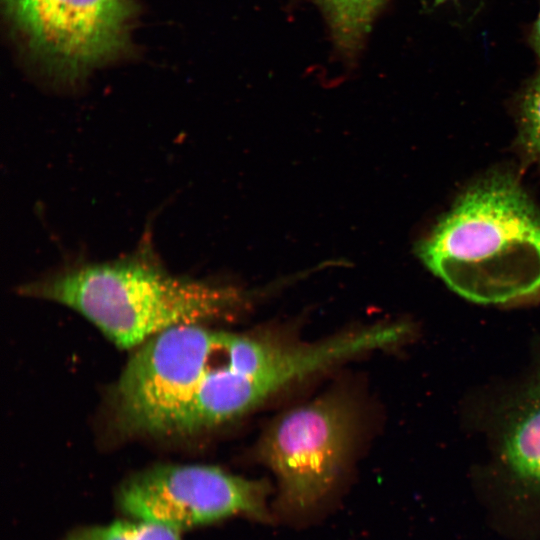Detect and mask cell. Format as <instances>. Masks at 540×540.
<instances>
[{
	"label": "cell",
	"instance_id": "obj_10",
	"mask_svg": "<svg viewBox=\"0 0 540 540\" xmlns=\"http://www.w3.org/2000/svg\"><path fill=\"white\" fill-rule=\"evenodd\" d=\"M531 44L540 59V9L531 33Z\"/></svg>",
	"mask_w": 540,
	"mask_h": 540
},
{
	"label": "cell",
	"instance_id": "obj_1",
	"mask_svg": "<svg viewBox=\"0 0 540 540\" xmlns=\"http://www.w3.org/2000/svg\"><path fill=\"white\" fill-rule=\"evenodd\" d=\"M416 252L470 301L540 300V212L511 174L497 172L467 189Z\"/></svg>",
	"mask_w": 540,
	"mask_h": 540
},
{
	"label": "cell",
	"instance_id": "obj_11",
	"mask_svg": "<svg viewBox=\"0 0 540 540\" xmlns=\"http://www.w3.org/2000/svg\"><path fill=\"white\" fill-rule=\"evenodd\" d=\"M447 1H450V0H434V5L433 6L436 7L437 5H441V4H443V3L447 2ZM452 1L456 2L457 0H452Z\"/></svg>",
	"mask_w": 540,
	"mask_h": 540
},
{
	"label": "cell",
	"instance_id": "obj_2",
	"mask_svg": "<svg viewBox=\"0 0 540 540\" xmlns=\"http://www.w3.org/2000/svg\"><path fill=\"white\" fill-rule=\"evenodd\" d=\"M21 291L75 310L124 349L176 326L226 318L246 303L234 286L171 274L147 242L127 256L72 265Z\"/></svg>",
	"mask_w": 540,
	"mask_h": 540
},
{
	"label": "cell",
	"instance_id": "obj_9",
	"mask_svg": "<svg viewBox=\"0 0 540 540\" xmlns=\"http://www.w3.org/2000/svg\"><path fill=\"white\" fill-rule=\"evenodd\" d=\"M518 136L516 144L528 164L540 167V71L523 89L517 109Z\"/></svg>",
	"mask_w": 540,
	"mask_h": 540
},
{
	"label": "cell",
	"instance_id": "obj_8",
	"mask_svg": "<svg viewBox=\"0 0 540 540\" xmlns=\"http://www.w3.org/2000/svg\"><path fill=\"white\" fill-rule=\"evenodd\" d=\"M65 540H180V532L158 523L129 518L75 529Z\"/></svg>",
	"mask_w": 540,
	"mask_h": 540
},
{
	"label": "cell",
	"instance_id": "obj_7",
	"mask_svg": "<svg viewBox=\"0 0 540 540\" xmlns=\"http://www.w3.org/2000/svg\"><path fill=\"white\" fill-rule=\"evenodd\" d=\"M325 14L336 48L357 55L385 0H315Z\"/></svg>",
	"mask_w": 540,
	"mask_h": 540
},
{
	"label": "cell",
	"instance_id": "obj_5",
	"mask_svg": "<svg viewBox=\"0 0 540 540\" xmlns=\"http://www.w3.org/2000/svg\"><path fill=\"white\" fill-rule=\"evenodd\" d=\"M353 420L346 400L327 395L288 411L266 430L259 456L277 477L286 509L308 510L330 491L350 450Z\"/></svg>",
	"mask_w": 540,
	"mask_h": 540
},
{
	"label": "cell",
	"instance_id": "obj_3",
	"mask_svg": "<svg viewBox=\"0 0 540 540\" xmlns=\"http://www.w3.org/2000/svg\"><path fill=\"white\" fill-rule=\"evenodd\" d=\"M30 52L56 79L75 82L128 46L132 0H3Z\"/></svg>",
	"mask_w": 540,
	"mask_h": 540
},
{
	"label": "cell",
	"instance_id": "obj_4",
	"mask_svg": "<svg viewBox=\"0 0 540 540\" xmlns=\"http://www.w3.org/2000/svg\"><path fill=\"white\" fill-rule=\"evenodd\" d=\"M268 485L208 465H158L125 480L117 504L128 518L178 532L236 514L266 521Z\"/></svg>",
	"mask_w": 540,
	"mask_h": 540
},
{
	"label": "cell",
	"instance_id": "obj_6",
	"mask_svg": "<svg viewBox=\"0 0 540 540\" xmlns=\"http://www.w3.org/2000/svg\"><path fill=\"white\" fill-rule=\"evenodd\" d=\"M508 406L499 432V457L518 485L540 493V371Z\"/></svg>",
	"mask_w": 540,
	"mask_h": 540
}]
</instances>
